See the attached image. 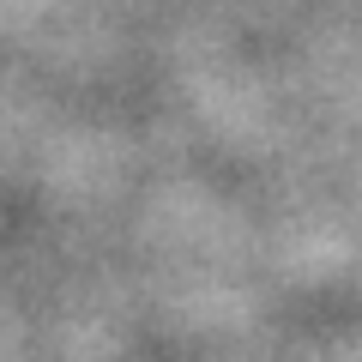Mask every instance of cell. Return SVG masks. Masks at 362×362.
<instances>
[]
</instances>
